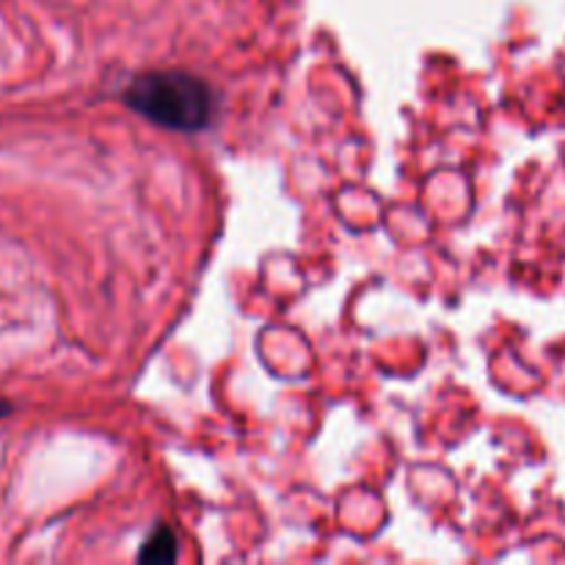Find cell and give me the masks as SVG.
Wrapping results in <instances>:
<instances>
[{"label":"cell","mask_w":565,"mask_h":565,"mask_svg":"<svg viewBox=\"0 0 565 565\" xmlns=\"http://www.w3.org/2000/svg\"><path fill=\"white\" fill-rule=\"evenodd\" d=\"M125 103L143 119L180 132H196L213 121V88L180 70L143 72L127 86Z\"/></svg>","instance_id":"6da1fadb"},{"label":"cell","mask_w":565,"mask_h":565,"mask_svg":"<svg viewBox=\"0 0 565 565\" xmlns=\"http://www.w3.org/2000/svg\"><path fill=\"white\" fill-rule=\"evenodd\" d=\"M180 555V544H177V535L171 533L169 527H154L149 533V539L141 544V552H138V561L152 563V565H169L177 561Z\"/></svg>","instance_id":"7a4b0ae2"},{"label":"cell","mask_w":565,"mask_h":565,"mask_svg":"<svg viewBox=\"0 0 565 565\" xmlns=\"http://www.w3.org/2000/svg\"><path fill=\"white\" fill-rule=\"evenodd\" d=\"M11 408H14V406H11V403L6 401V397H0V419H3V417H9V414H11Z\"/></svg>","instance_id":"3957f363"}]
</instances>
